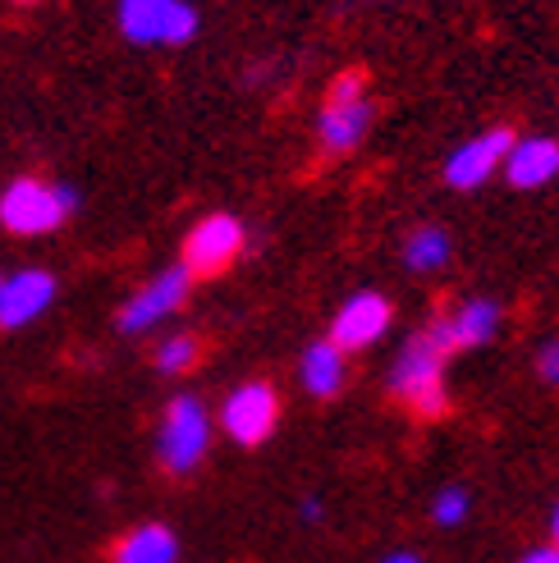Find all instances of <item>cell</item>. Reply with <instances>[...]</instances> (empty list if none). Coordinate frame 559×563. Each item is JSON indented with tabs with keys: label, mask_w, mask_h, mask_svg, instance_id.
<instances>
[{
	"label": "cell",
	"mask_w": 559,
	"mask_h": 563,
	"mask_svg": "<svg viewBox=\"0 0 559 563\" xmlns=\"http://www.w3.org/2000/svg\"><path fill=\"white\" fill-rule=\"evenodd\" d=\"M78 211V192L42 175H19L0 188V230L14 239H46Z\"/></svg>",
	"instance_id": "1"
},
{
	"label": "cell",
	"mask_w": 559,
	"mask_h": 563,
	"mask_svg": "<svg viewBox=\"0 0 559 563\" xmlns=\"http://www.w3.org/2000/svg\"><path fill=\"white\" fill-rule=\"evenodd\" d=\"M390 394L423 421H436L450 412V389H445V353L417 334V340L404 344V353L390 367Z\"/></svg>",
	"instance_id": "2"
},
{
	"label": "cell",
	"mask_w": 559,
	"mask_h": 563,
	"mask_svg": "<svg viewBox=\"0 0 559 563\" xmlns=\"http://www.w3.org/2000/svg\"><path fill=\"white\" fill-rule=\"evenodd\" d=\"M211 449V412L198 394H175L156 427V463L171 476H193Z\"/></svg>",
	"instance_id": "3"
},
{
	"label": "cell",
	"mask_w": 559,
	"mask_h": 563,
	"mask_svg": "<svg viewBox=\"0 0 559 563\" xmlns=\"http://www.w3.org/2000/svg\"><path fill=\"white\" fill-rule=\"evenodd\" d=\"M116 27L133 46H188L202 14L193 0H116Z\"/></svg>",
	"instance_id": "4"
},
{
	"label": "cell",
	"mask_w": 559,
	"mask_h": 563,
	"mask_svg": "<svg viewBox=\"0 0 559 563\" xmlns=\"http://www.w3.org/2000/svg\"><path fill=\"white\" fill-rule=\"evenodd\" d=\"M243 247H248L243 220L230 211H211L184 234L179 266L188 271V279H211V275H226L243 257Z\"/></svg>",
	"instance_id": "5"
},
{
	"label": "cell",
	"mask_w": 559,
	"mask_h": 563,
	"mask_svg": "<svg viewBox=\"0 0 559 563\" xmlns=\"http://www.w3.org/2000/svg\"><path fill=\"white\" fill-rule=\"evenodd\" d=\"M275 427H280V394L266 380H248V385L230 389L226 404H220V431L243 449L266 444Z\"/></svg>",
	"instance_id": "6"
},
{
	"label": "cell",
	"mask_w": 559,
	"mask_h": 563,
	"mask_svg": "<svg viewBox=\"0 0 559 563\" xmlns=\"http://www.w3.org/2000/svg\"><path fill=\"white\" fill-rule=\"evenodd\" d=\"M188 289H193V279H188L184 266L156 271L143 289L129 294V302L120 307V317H116V330L120 334H147V330H156L161 321H171L179 307L188 302Z\"/></svg>",
	"instance_id": "7"
},
{
	"label": "cell",
	"mask_w": 559,
	"mask_h": 563,
	"mask_svg": "<svg viewBox=\"0 0 559 563\" xmlns=\"http://www.w3.org/2000/svg\"><path fill=\"white\" fill-rule=\"evenodd\" d=\"M55 298H61V279L42 266H19L10 275H0V330L14 334L42 321Z\"/></svg>",
	"instance_id": "8"
},
{
	"label": "cell",
	"mask_w": 559,
	"mask_h": 563,
	"mask_svg": "<svg viewBox=\"0 0 559 563\" xmlns=\"http://www.w3.org/2000/svg\"><path fill=\"white\" fill-rule=\"evenodd\" d=\"M509 147H514V129H486L478 137H468V143L454 147L450 161H445V184L459 188V192L482 188L500 165H505Z\"/></svg>",
	"instance_id": "9"
},
{
	"label": "cell",
	"mask_w": 559,
	"mask_h": 563,
	"mask_svg": "<svg viewBox=\"0 0 559 563\" xmlns=\"http://www.w3.org/2000/svg\"><path fill=\"white\" fill-rule=\"evenodd\" d=\"M390 321H395V307H390L385 294H353L340 312H335L326 340L340 353H358V349H372L390 330Z\"/></svg>",
	"instance_id": "10"
},
{
	"label": "cell",
	"mask_w": 559,
	"mask_h": 563,
	"mask_svg": "<svg viewBox=\"0 0 559 563\" xmlns=\"http://www.w3.org/2000/svg\"><path fill=\"white\" fill-rule=\"evenodd\" d=\"M495 330H500V302L472 298V302L459 307V312H440L423 334H427V340H431L445 357H450V353H459V349H478V344L495 340Z\"/></svg>",
	"instance_id": "11"
},
{
	"label": "cell",
	"mask_w": 559,
	"mask_h": 563,
	"mask_svg": "<svg viewBox=\"0 0 559 563\" xmlns=\"http://www.w3.org/2000/svg\"><path fill=\"white\" fill-rule=\"evenodd\" d=\"M500 170H505V179L518 192L546 188L559 175V143L555 137H514V147H509V156H505Z\"/></svg>",
	"instance_id": "12"
},
{
	"label": "cell",
	"mask_w": 559,
	"mask_h": 563,
	"mask_svg": "<svg viewBox=\"0 0 559 563\" xmlns=\"http://www.w3.org/2000/svg\"><path fill=\"white\" fill-rule=\"evenodd\" d=\"M376 120V106L372 97L368 101H353V106H326L321 110V124H317V137H321V152L326 156H349L362 137H368Z\"/></svg>",
	"instance_id": "13"
},
{
	"label": "cell",
	"mask_w": 559,
	"mask_h": 563,
	"mask_svg": "<svg viewBox=\"0 0 559 563\" xmlns=\"http://www.w3.org/2000/svg\"><path fill=\"white\" fill-rule=\"evenodd\" d=\"M110 563H179V537L165 522H143L110 545Z\"/></svg>",
	"instance_id": "14"
},
{
	"label": "cell",
	"mask_w": 559,
	"mask_h": 563,
	"mask_svg": "<svg viewBox=\"0 0 559 563\" xmlns=\"http://www.w3.org/2000/svg\"><path fill=\"white\" fill-rule=\"evenodd\" d=\"M344 353L335 349L330 340H317V344H307V353L298 357V380L303 389L313 394V399H335V394L344 389Z\"/></svg>",
	"instance_id": "15"
},
{
	"label": "cell",
	"mask_w": 559,
	"mask_h": 563,
	"mask_svg": "<svg viewBox=\"0 0 559 563\" xmlns=\"http://www.w3.org/2000/svg\"><path fill=\"white\" fill-rule=\"evenodd\" d=\"M404 262H408V271H440L445 262H450V234L436 230V224L413 230L408 243H404Z\"/></svg>",
	"instance_id": "16"
},
{
	"label": "cell",
	"mask_w": 559,
	"mask_h": 563,
	"mask_svg": "<svg viewBox=\"0 0 559 563\" xmlns=\"http://www.w3.org/2000/svg\"><path fill=\"white\" fill-rule=\"evenodd\" d=\"M202 362V340L198 334H165V340L156 344V353H152V367L161 372V376H184V372H193Z\"/></svg>",
	"instance_id": "17"
},
{
	"label": "cell",
	"mask_w": 559,
	"mask_h": 563,
	"mask_svg": "<svg viewBox=\"0 0 559 563\" xmlns=\"http://www.w3.org/2000/svg\"><path fill=\"white\" fill-rule=\"evenodd\" d=\"M468 509H472L468 490H463V486H445V490L436 495V504H431V518H436L440 527H459V522L468 518Z\"/></svg>",
	"instance_id": "18"
},
{
	"label": "cell",
	"mask_w": 559,
	"mask_h": 563,
	"mask_svg": "<svg viewBox=\"0 0 559 563\" xmlns=\"http://www.w3.org/2000/svg\"><path fill=\"white\" fill-rule=\"evenodd\" d=\"M353 101H368V74L362 69H344L326 92V106H353Z\"/></svg>",
	"instance_id": "19"
},
{
	"label": "cell",
	"mask_w": 559,
	"mask_h": 563,
	"mask_svg": "<svg viewBox=\"0 0 559 563\" xmlns=\"http://www.w3.org/2000/svg\"><path fill=\"white\" fill-rule=\"evenodd\" d=\"M537 372H541L546 385H559V340L541 344V353H537Z\"/></svg>",
	"instance_id": "20"
},
{
	"label": "cell",
	"mask_w": 559,
	"mask_h": 563,
	"mask_svg": "<svg viewBox=\"0 0 559 563\" xmlns=\"http://www.w3.org/2000/svg\"><path fill=\"white\" fill-rule=\"evenodd\" d=\"M518 563H559V550H555V545H546V550H533V554H523Z\"/></svg>",
	"instance_id": "21"
},
{
	"label": "cell",
	"mask_w": 559,
	"mask_h": 563,
	"mask_svg": "<svg viewBox=\"0 0 559 563\" xmlns=\"http://www.w3.org/2000/svg\"><path fill=\"white\" fill-rule=\"evenodd\" d=\"M303 518L317 522V518H321V499H307V504H303Z\"/></svg>",
	"instance_id": "22"
},
{
	"label": "cell",
	"mask_w": 559,
	"mask_h": 563,
	"mask_svg": "<svg viewBox=\"0 0 559 563\" xmlns=\"http://www.w3.org/2000/svg\"><path fill=\"white\" fill-rule=\"evenodd\" d=\"M381 563H423V559L408 554V550H399V554H390V559H381Z\"/></svg>",
	"instance_id": "23"
},
{
	"label": "cell",
	"mask_w": 559,
	"mask_h": 563,
	"mask_svg": "<svg viewBox=\"0 0 559 563\" xmlns=\"http://www.w3.org/2000/svg\"><path fill=\"white\" fill-rule=\"evenodd\" d=\"M550 531H555V550H559V504H555V518H550Z\"/></svg>",
	"instance_id": "24"
},
{
	"label": "cell",
	"mask_w": 559,
	"mask_h": 563,
	"mask_svg": "<svg viewBox=\"0 0 559 563\" xmlns=\"http://www.w3.org/2000/svg\"><path fill=\"white\" fill-rule=\"evenodd\" d=\"M14 5H37V0H14Z\"/></svg>",
	"instance_id": "25"
}]
</instances>
